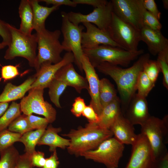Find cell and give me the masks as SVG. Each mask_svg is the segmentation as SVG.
Segmentation results:
<instances>
[{"mask_svg": "<svg viewBox=\"0 0 168 168\" xmlns=\"http://www.w3.org/2000/svg\"><path fill=\"white\" fill-rule=\"evenodd\" d=\"M76 4H87L92 6L94 8L99 7L106 4L108 1L105 0H73Z\"/></svg>", "mask_w": 168, "mask_h": 168, "instance_id": "7dc6e473", "label": "cell"}, {"mask_svg": "<svg viewBox=\"0 0 168 168\" xmlns=\"http://www.w3.org/2000/svg\"><path fill=\"white\" fill-rule=\"evenodd\" d=\"M150 57L149 53L143 54L132 66L126 68L107 62L102 63L96 68L99 72L109 76L114 81L120 96L121 104L126 109L136 94L139 75L143 71L144 63Z\"/></svg>", "mask_w": 168, "mask_h": 168, "instance_id": "6da1fadb", "label": "cell"}, {"mask_svg": "<svg viewBox=\"0 0 168 168\" xmlns=\"http://www.w3.org/2000/svg\"><path fill=\"white\" fill-rule=\"evenodd\" d=\"M81 63L88 84V91L91 98L90 104L99 116L103 109L99 99L100 79L95 68L91 65L87 56L84 54L81 58Z\"/></svg>", "mask_w": 168, "mask_h": 168, "instance_id": "2e32d148", "label": "cell"}, {"mask_svg": "<svg viewBox=\"0 0 168 168\" xmlns=\"http://www.w3.org/2000/svg\"><path fill=\"white\" fill-rule=\"evenodd\" d=\"M130 159L125 168H151L155 161L148 140L142 133L138 134L132 146Z\"/></svg>", "mask_w": 168, "mask_h": 168, "instance_id": "4fadbf2b", "label": "cell"}, {"mask_svg": "<svg viewBox=\"0 0 168 168\" xmlns=\"http://www.w3.org/2000/svg\"><path fill=\"white\" fill-rule=\"evenodd\" d=\"M2 78L4 81L12 79L19 74L17 66L7 65L2 66L1 70Z\"/></svg>", "mask_w": 168, "mask_h": 168, "instance_id": "74e56055", "label": "cell"}, {"mask_svg": "<svg viewBox=\"0 0 168 168\" xmlns=\"http://www.w3.org/2000/svg\"><path fill=\"white\" fill-rule=\"evenodd\" d=\"M125 117L133 125L144 124L151 116L146 98L135 94L127 109Z\"/></svg>", "mask_w": 168, "mask_h": 168, "instance_id": "e0dca14e", "label": "cell"}, {"mask_svg": "<svg viewBox=\"0 0 168 168\" xmlns=\"http://www.w3.org/2000/svg\"><path fill=\"white\" fill-rule=\"evenodd\" d=\"M162 1L164 8L166 9H167L168 8V0H163Z\"/></svg>", "mask_w": 168, "mask_h": 168, "instance_id": "f907efd6", "label": "cell"}, {"mask_svg": "<svg viewBox=\"0 0 168 168\" xmlns=\"http://www.w3.org/2000/svg\"><path fill=\"white\" fill-rule=\"evenodd\" d=\"M141 41L147 45L148 50L153 55L162 52H168V40L161 31L153 30L146 26L140 30Z\"/></svg>", "mask_w": 168, "mask_h": 168, "instance_id": "ac0fdd59", "label": "cell"}, {"mask_svg": "<svg viewBox=\"0 0 168 168\" xmlns=\"http://www.w3.org/2000/svg\"><path fill=\"white\" fill-rule=\"evenodd\" d=\"M63 135L70 140V145L67 148L69 153L78 156L95 149L103 141L112 137L113 134L109 129L102 128L97 124L89 123L84 128L72 129Z\"/></svg>", "mask_w": 168, "mask_h": 168, "instance_id": "7a4b0ae2", "label": "cell"}, {"mask_svg": "<svg viewBox=\"0 0 168 168\" xmlns=\"http://www.w3.org/2000/svg\"><path fill=\"white\" fill-rule=\"evenodd\" d=\"M6 46H7V45L2 42L0 43V50L4 49Z\"/></svg>", "mask_w": 168, "mask_h": 168, "instance_id": "816d5d0a", "label": "cell"}, {"mask_svg": "<svg viewBox=\"0 0 168 168\" xmlns=\"http://www.w3.org/2000/svg\"><path fill=\"white\" fill-rule=\"evenodd\" d=\"M22 112L20 103L12 101L0 117V132L7 128L12 122Z\"/></svg>", "mask_w": 168, "mask_h": 168, "instance_id": "83f0119b", "label": "cell"}, {"mask_svg": "<svg viewBox=\"0 0 168 168\" xmlns=\"http://www.w3.org/2000/svg\"><path fill=\"white\" fill-rule=\"evenodd\" d=\"M62 130L61 128H54L50 124L45 129L39 140L38 145H47L49 146V150L53 152L56 147L64 149L70 144V140L63 138L58 133Z\"/></svg>", "mask_w": 168, "mask_h": 168, "instance_id": "7402d4cb", "label": "cell"}, {"mask_svg": "<svg viewBox=\"0 0 168 168\" xmlns=\"http://www.w3.org/2000/svg\"><path fill=\"white\" fill-rule=\"evenodd\" d=\"M44 89L34 88L29 91V93L24 97L20 103L21 112L26 115L35 113L42 115L52 123L56 119L57 112L52 105L44 100Z\"/></svg>", "mask_w": 168, "mask_h": 168, "instance_id": "30bf717a", "label": "cell"}, {"mask_svg": "<svg viewBox=\"0 0 168 168\" xmlns=\"http://www.w3.org/2000/svg\"><path fill=\"white\" fill-rule=\"evenodd\" d=\"M110 129L114 137L124 144L132 146L137 139L138 135L135 133L133 125L122 113L118 117Z\"/></svg>", "mask_w": 168, "mask_h": 168, "instance_id": "ffe728a7", "label": "cell"}, {"mask_svg": "<svg viewBox=\"0 0 168 168\" xmlns=\"http://www.w3.org/2000/svg\"><path fill=\"white\" fill-rule=\"evenodd\" d=\"M113 12L110 1L102 6L94 8L92 12L86 15L72 11L67 14L69 21L76 26H79L81 23L89 22L94 24L101 30L108 31Z\"/></svg>", "mask_w": 168, "mask_h": 168, "instance_id": "7c38bea8", "label": "cell"}, {"mask_svg": "<svg viewBox=\"0 0 168 168\" xmlns=\"http://www.w3.org/2000/svg\"><path fill=\"white\" fill-rule=\"evenodd\" d=\"M143 4L146 10L159 20L161 18V13L158 10L154 0H143Z\"/></svg>", "mask_w": 168, "mask_h": 168, "instance_id": "7bdbcfd3", "label": "cell"}, {"mask_svg": "<svg viewBox=\"0 0 168 168\" xmlns=\"http://www.w3.org/2000/svg\"><path fill=\"white\" fill-rule=\"evenodd\" d=\"M29 124L33 129L46 128L49 123L45 118L36 116L32 114L27 115Z\"/></svg>", "mask_w": 168, "mask_h": 168, "instance_id": "8d00e7d4", "label": "cell"}, {"mask_svg": "<svg viewBox=\"0 0 168 168\" xmlns=\"http://www.w3.org/2000/svg\"><path fill=\"white\" fill-rule=\"evenodd\" d=\"M51 156L45 159V164L42 168H58L59 164L56 149Z\"/></svg>", "mask_w": 168, "mask_h": 168, "instance_id": "ee69618b", "label": "cell"}, {"mask_svg": "<svg viewBox=\"0 0 168 168\" xmlns=\"http://www.w3.org/2000/svg\"><path fill=\"white\" fill-rule=\"evenodd\" d=\"M143 71L152 82L155 84L159 74L161 72L156 61L150 59L144 63Z\"/></svg>", "mask_w": 168, "mask_h": 168, "instance_id": "836d02e7", "label": "cell"}, {"mask_svg": "<svg viewBox=\"0 0 168 168\" xmlns=\"http://www.w3.org/2000/svg\"><path fill=\"white\" fill-rule=\"evenodd\" d=\"M143 26L155 30L161 31L162 26L159 20L145 9L143 14Z\"/></svg>", "mask_w": 168, "mask_h": 168, "instance_id": "d590c367", "label": "cell"}, {"mask_svg": "<svg viewBox=\"0 0 168 168\" xmlns=\"http://www.w3.org/2000/svg\"><path fill=\"white\" fill-rule=\"evenodd\" d=\"M74 62V58L72 52H67L59 62L53 64L49 62L42 63L35 74V81L31 86V88L44 89L48 87L51 81L54 78L57 72L64 65Z\"/></svg>", "mask_w": 168, "mask_h": 168, "instance_id": "5bb4252c", "label": "cell"}, {"mask_svg": "<svg viewBox=\"0 0 168 168\" xmlns=\"http://www.w3.org/2000/svg\"><path fill=\"white\" fill-rule=\"evenodd\" d=\"M33 14V30L36 32L45 27V21L53 12L58 9L59 7L52 6L48 7L40 5L38 0H30Z\"/></svg>", "mask_w": 168, "mask_h": 168, "instance_id": "cb8c5ba5", "label": "cell"}, {"mask_svg": "<svg viewBox=\"0 0 168 168\" xmlns=\"http://www.w3.org/2000/svg\"><path fill=\"white\" fill-rule=\"evenodd\" d=\"M155 86L143 71L140 72L136 84L137 94L138 95L146 98Z\"/></svg>", "mask_w": 168, "mask_h": 168, "instance_id": "1f68e13d", "label": "cell"}, {"mask_svg": "<svg viewBox=\"0 0 168 168\" xmlns=\"http://www.w3.org/2000/svg\"><path fill=\"white\" fill-rule=\"evenodd\" d=\"M30 159L33 167L42 168L44 166L45 158L44 153L41 151H35L30 156Z\"/></svg>", "mask_w": 168, "mask_h": 168, "instance_id": "60d3db41", "label": "cell"}, {"mask_svg": "<svg viewBox=\"0 0 168 168\" xmlns=\"http://www.w3.org/2000/svg\"><path fill=\"white\" fill-rule=\"evenodd\" d=\"M36 78L35 74L19 86H15L10 82L7 83L0 95V102L8 103L22 98L26 93L30 89Z\"/></svg>", "mask_w": 168, "mask_h": 168, "instance_id": "44dd1931", "label": "cell"}, {"mask_svg": "<svg viewBox=\"0 0 168 168\" xmlns=\"http://www.w3.org/2000/svg\"><path fill=\"white\" fill-rule=\"evenodd\" d=\"M83 50L84 54L95 68L104 62L126 67L144 53L142 49L130 52L119 47L104 45L92 49Z\"/></svg>", "mask_w": 168, "mask_h": 168, "instance_id": "277c9868", "label": "cell"}, {"mask_svg": "<svg viewBox=\"0 0 168 168\" xmlns=\"http://www.w3.org/2000/svg\"><path fill=\"white\" fill-rule=\"evenodd\" d=\"M8 26L11 40L6 51L4 58L11 60L18 57L24 58L27 60L30 67L35 69L37 49L36 34L27 35L9 24Z\"/></svg>", "mask_w": 168, "mask_h": 168, "instance_id": "3957f363", "label": "cell"}, {"mask_svg": "<svg viewBox=\"0 0 168 168\" xmlns=\"http://www.w3.org/2000/svg\"><path fill=\"white\" fill-rule=\"evenodd\" d=\"M18 12L21 19L19 30L22 33L32 34L33 30V14L30 0H22L20 2Z\"/></svg>", "mask_w": 168, "mask_h": 168, "instance_id": "d4e9b609", "label": "cell"}, {"mask_svg": "<svg viewBox=\"0 0 168 168\" xmlns=\"http://www.w3.org/2000/svg\"><path fill=\"white\" fill-rule=\"evenodd\" d=\"M120 99L117 96L114 100L103 107L99 116L97 124L100 127L109 129L119 116L122 113Z\"/></svg>", "mask_w": 168, "mask_h": 168, "instance_id": "603a6c76", "label": "cell"}, {"mask_svg": "<svg viewBox=\"0 0 168 168\" xmlns=\"http://www.w3.org/2000/svg\"><path fill=\"white\" fill-rule=\"evenodd\" d=\"M46 129L31 130L22 135L19 142L22 143L24 145L26 153L30 156L36 151V146Z\"/></svg>", "mask_w": 168, "mask_h": 168, "instance_id": "4316f807", "label": "cell"}, {"mask_svg": "<svg viewBox=\"0 0 168 168\" xmlns=\"http://www.w3.org/2000/svg\"><path fill=\"white\" fill-rule=\"evenodd\" d=\"M30 155L26 153L20 155L16 168H32Z\"/></svg>", "mask_w": 168, "mask_h": 168, "instance_id": "f6af8a7d", "label": "cell"}, {"mask_svg": "<svg viewBox=\"0 0 168 168\" xmlns=\"http://www.w3.org/2000/svg\"><path fill=\"white\" fill-rule=\"evenodd\" d=\"M117 97L116 90L110 81L106 78L100 79L99 99L102 108L112 101Z\"/></svg>", "mask_w": 168, "mask_h": 168, "instance_id": "484cf974", "label": "cell"}, {"mask_svg": "<svg viewBox=\"0 0 168 168\" xmlns=\"http://www.w3.org/2000/svg\"><path fill=\"white\" fill-rule=\"evenodd\" d=\"M22 135L11 132L7 129L0 132V153L4 150L19 142Z\"/></svg>", "mask_w": 168, "mask_h": 168, "instance_id": "d6a6232c", "label": "cell"}, {"mask_svg": "<svg viewBox=\"0 0 168 168\" xmlns=\"http://www.w3.org/2000/svg\"><path fill=\"white\" fill-rule=\"evenodd\" d=\"M163 75V84L168 89V52H162L158 54L156 60Z\"/></svg>", "mask_w": 168, "mask_h": 168, "instance_id": "e575fe53", "label": "cell"}, {"mask_svg": "<svg viewBox=\"0 0 168 168\" xmlns=\"http://www.w3.org/2000/svg\"><path fill=\"white\" fill-rule=\"evenodd\" d=\"M0 155V168H16L20 155L13 145L2 152Z\"/></svg>", "mask_w": 168, "mask_h": 168, "instance_id": "f1b7e54d", "label": "cell"}, {"mask_svg": "<svg viewBox=\"0 0 168 168\" xmlns=\"http://www.w3.org/2000/svg\"><path fill=\"white\" fill-rule=\"evenodd\" d=\"M40 2H45L47 5H52L59 7L61 5H64L73 7L77 6L76 4L73 1L70 0H40Z\"/></svg>", "mask_w": 168, "mask_h": 168, "instance_id": "bcb514c9", "label": "cell"}, {"mask_svg": "<svg viewBox=\"0 0 168 168\" xmlns=\"http://www.w3.org/2000/svg\"><path fill=\"white\" fill-rule=\"evenodd\" d=\"M141 126V133L148 140L155 160L168 154L165 145L168 142V115L162 119L151 116Z\"/></svg>", "mask_w": 168, "mask_h": 168, "instance_id": "5b68a950", "label": "cell"}, {"mask_svg": "<svg viewBox=\"0 0 168 168\" xmlns=\"http://www.w3.org/2000/svg\"><path fill=\"white\" fill-rule=\"evenodd\" d=\"M7 129L11 132L21 135L33 130L29 124L27 115L23 114L15 119Z\"/></svg>", "mask_w": 168, "mask_h": 168, "instance_id": "4dcf8cb0", "label": "cell"}, {"mask_svg": "<svg viewBox=\"0 0 168 168\" xmlns=\"http://www.w3.org/2000/svg\"><path fill=\"white\" fill-rule=\"evenodd\" d=\"M124 148V144L112 137L103 141L95 149L83 153L81 156L102 163L107 168H118Z\"/></svg>", "mask_w": 168, "mask_h": 168, "instance_id": "52a82bcc", "label": "cell"}, {"mask_svg": "<svg viewBox=\"0 0 168 168\" xmlns=\"http://www.w3.org/2000/svg\"><path fill=\"white\" fill-rule=\"evenodd\" d=\"M108 31L112 40L120 48L130 52L138 50L141 41L140 30L119 19L114 12Z\"/></svg>", "mask_w": 168, "mask_h": 168, "instance_id": "ba28073f", "label": "cell"}, {"mask_svg": "<svg viewBox=\"0 0 168 168\" xmlns=\"http://www.w3.org/2000/svg\"><path fill=\"white\" fill-rule=\"evenodd\" d=\"M143 0H112L114 13L120 19L140 30L143 27L145 9Z\"/></svg>", "mask_w": 168, "mask_h": 168, "instance_id": "8fae6325", "label": "cell"}, {"mask_svg": "<svg viewBox=\"0 0 168 168\" xmlns=\"http://www.w3.org/2000/svg\"><path fill=\"white\" fill-rule=\"evenodd\" d=\"M8 24L0 19V36L2 37V42L8 46L10 43L11 35Z\"/></svg>", "mask_w": 168, "mask_h": 168, "instance_id": "b9f144b4", "label": "cell"}, {"mask_svg": "<svg viewBox=\"0 0 168 168\" xmlns=\"http://www.w3.org/2000/svg\"><path fill=\"white\" fill-rule=\"evenodd\" d=\"M54 78L63 82L68 86L73 87L79 93L84 89L88 91V84L86 78L76 71L72 63L61 68L57 72Z\"/></svg>", "mask_w": 168, "mask_h": 168, "instance_id": "d6986e66", "label": "cell"}, {"mask_svg": "<svg viewBox=\"0 0 168 168\" xmlns=\"http://www.w3.org/2000/svg\"><path fill=\"white\" fill-rule=\"evenodd\" d=\"M85 100L80 97H76L74 100L71 110L72 114L77 117H79L86 106Z\"/></svg>", "mask_w": 168, "mask_h": 168, "instance_id": "f35d334b", "label": "cell"}, {"mask_svg": "<svg viewBox=\"0 0 168 168\" xmlns=\"http://www.w3.org/2000/svg\"><path fill=\"white\" fill-rule=\"evenodd\" d=\"M86 30L82 34L81 44L83 49H90L101 45L120 48L111 39L108 31L101 30L89 22L82 23Z\"/></svg>", "mask_w": 168, "mask_h": 168, "instance_id": "9a60e30c", "label": "cell"}, {"mask_svg": "<svg viewBox=\"0 0 168 168\" xmlns=\"http://www.w3.org/2000/svg\"><path fill=\"white\" fill-rule=\"evenodd\" d=\"M67 86L63 82L54 78L51 81L48 87L50 100L58 108H61L59 102L60 97Z\"/></svg>", "mask_w": 168, "mask_h": 168, "instance_id": "f546056e", "label": "cell"}, {"mask_svg": "<svg viewBox=\"0 0 168 168\" xmlns=\"http://www.w3.org/2000/svg\"><path fill=\"white\" fill-rule=\"evenodd\" d=\"M151 168H168V153L155 160Z\"/></svg>", "mask_w": 168, "mask_h": 168, "instance_id": "c3c4849f", "label": "cell"}, {"mask_svg": "<svg viewBox=\"0 0 168 168\" xmlns=\"http://www.w3.org/2000/svg\"><path fill=\"white\" fill-rule=\"evenodd\" d=\"M62 22L61 32L63 36L61 44L64 50L72 52L74 56V63L80 71L82 72L81 58L83 55L81 44L82 34L84 27L76 26L68 20L67 13H61Z\"/></svg>", "mask_w": 168, "mask_h": 168, "instance_id": "9c48e42d", "label": "cell"}, {"mask_svg": "<svg viewBox=\"0 0 168 168\" xmlns=\"http://www.w3.org/2000/svg\"><path fill=\"white\" fill-rule=\"evenodd\" d=\"M35 34L38 50L35 69L37 71L44 62L55 64L60 62L63 58L61 54L64 49L59 40L61 34L60 30L50 31L44 28Z\"/></svg>", "mask_w": 168, "mask_h": 168, "instance_id": "8992f818", "label": "cell"}, {"mask_svg": "<svg viewBox=\"0 0 168 168\" xmlns=\"http://www.w3.org/2000/svg\"><path fill=\"white\" fill-rule=\"evenodd\" d=\"M8 102H0V117L3 114L8 107Z\"/></svg>", "mask_w": 168, "mask_h": 168, "instance_id": "681fc988", "label": "cell"}, {"mask_svg": "<svg viewBox=\"0 0 168 168\" xmlns=\"http://www.w3.org/2000/svg\"><path fill=\"white\" fill-rule=\"evenodd\" d=\"M82 115L88 120L89 123L97 124L99 121V115L90 104L86 106Z\"/></svg>", "mask_w": 168, "mask_h": 168, "instance_id": "ab89813d", "label": "cell"}]
</instances>
